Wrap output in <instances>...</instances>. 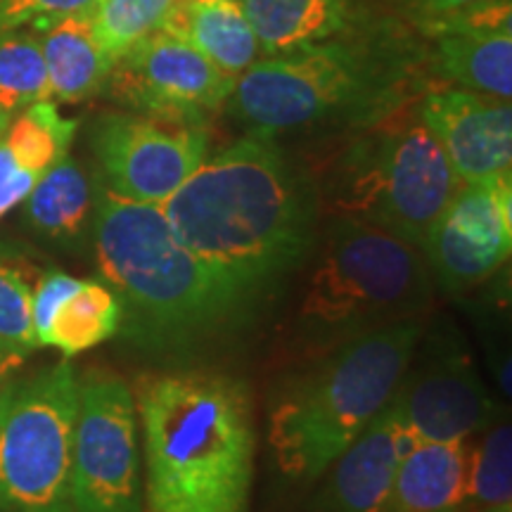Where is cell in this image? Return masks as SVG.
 Listing matches in <instances>:
<instances>
[{
  "instance_id": "obj_29",
  "label": "cell",
  "mask_w": 512,
  "mask_h": 512,
  "mask_svg": "<svg viewBox=\"0 0 512 512\" xmlns=\"http://www.w3.org/2000/svg\"><path fill=\"white\" fill-rule=\"evenodd\" d=\"M95 0H0V34L24 27L43 29L67 15L88 12Z\"/></svg>"
},
{
  "instance_id": "obj_8",
  "label": "cell",
  "mask_w": 512,
  "mask_h": 512,
  "mask_svg": "<svg viewBox=\"0 0 512 512\" xmlns=\"http://www.w3.org/2000/svg\"><path fill=\"white\" fill-rule=\"evenodd\" d=\"M76 408L69 358L0 389V512H74Z\"/></svg>"
},
{
  "instance_id": "obj_11",
  "label": "cell",
  "mask_w": 512,
  "mask_h": 512,
  "mask_svg": "<svg viewBox=\"0 0 512 512\" xmlns=\"http://www.w3.org/2000/svg\"><path fill=\"white\" fill-rule=\"evenodd\" d=\"M98 183L133 202L162 204L209 157L207 121L107 112L91 131Z\"/></svg>"
},
{
  "instance_id": "obj_14",
  "label": "cell",
  "mask_w": 512,
  "mask_h": 512,
  "mask_svg": "<svg viewBox=\"0 0 512 512\" xmlns=\"http://www.w3.org/2000/svg\"><path fill=\"white\" fill-rule=\"evenodd\" d=\"M415 114L441 145L460 183L484 181L510 171V100L448 86L422 95Z\"/></svg>"
},
{
  "instance_id": "obj_10",
  "label": "cell",
  "mask_w": 512,
  "mask_h": 512,
  "mask_svg": "<svg viewBox=\"0 0 512 512\" xmlns=\"http://www.w3.org/2000/svg\"><path fill=\"white\" fill-rule=\"evenodd\" d=\"M389 401L413 444H465L498 415L477 366L446 323L425 325Z\"/></svg>"
},
{
  "instance_id": "obj_27",
  "label": "cell",
  "mask_w": 512,
  "mask_h": 512,
  "mask_svg": "<svg viewBox=\"0 0 512 512\" xmlns=\"http://www.w3.org/2000/svg\"><path fill=\"white\" fill-rule=\"evenodd\" d=\"M512 501V427L498 420L467 460L465 508L479 510Z\"/></svg>"
},
{
  "instance_id": "obj_19",
  "label": "cell",
  "mask_w": 512,
  "mask_h": 512,
  "mask_svg": "<svg viewBox=\"0 0 512 512\" xmlns=\"http://www.w3.org/2000/svg\"><path fill=\"white\" fill-rule=\"evenodd\" d=\"M46 60L50 100L83 102L98 95L112 74V60L100 48L91 10L46 24L38 36Z\"/></svg>"
},
{
  "instance_id": "obj_5",
  "label": "cell",
  "mask_w": 512,
  "mask_h": 512,
  "mask_svg": "<svg viewBox=\"0 0 512 512\" xmlns=\"http://www.w3.org/2000/svg\"><path fill=\"white\" fill-rule=\"evenodd\" d=\"M313 252L297 313V335L313 354L430 309L434 283L422 249L373 223L335 216Z\"/></svg>"
},
{
  "instance_id": "obj_18",
  "label": "cell",
  "mask_w": 512,
  "mask_h": 512,
  "mask_svg": "<svg viewBox=\"0 0 512 512\" xmlns=\"http://www.w3.org/2000/svg\"><path fill=\"white\" fill-rule=\"evenodd\" d=\"M467 460L465 444H413L396 467L384 512H463Z\"/></svg>"
},
{
  "instance_id": "obj_26",
  "label": "cell",
  "mask_w": 512,
  "mask_h": 512,
  "mask_svg": "<svg viewBox=\"0 0 512 512\" xmlns=\"http://www.w3.org/2000/svg\"><path fill=\"white\" fill-rule=\"evenodd\" d=\"M176 0H95L91 24L100 48L117 64L143 38L162 29Z\"/></svg>"
},
{
  "instance_id": "obj_2",
  "label": "cell",
  "mask_w": 512,
  "mask_h": 512,
  "mask_svg": "<svg viewBox=\"0 0 512 512\" xmlns=\"http://www.w3.org/2000/svg\"><path fill=\"white\" fill-rule=\"evenodd\" d=\"M95 264L121 304L119 335L140 354L188 358L245 328L256 311L176 238L159 204L98 183Z\"/></svg>"
},
{
  "instance_id": "obj_13",
  "label": "cell",
  "mask_w": 512,
  "mask_h": 512,
  "mask_svg": "<svg viewBox=\"0 0 512 512\" xmlns=\"http://www.w3.org/2000/svg\"><path fill=\"white\" fill-rule=\"evenodd\" d=\"M235 81L181 38L157 29L114 64L107 88L126 110L207 121L226 107Z\"/></svg>"
},
{
  "instance_id": "obj_7",
  "label": "cell",
  "mask_w": 512,
  "mask_h": 512,
  "mask_svg": "<svg viewBox=\"0 0 512 512\" xmlns=\"http://www.w3.org/2000/svg\"><path fill=\"white\" fill-rule=\"evenodd\" d=\"M358 128L330 174L337 216L373 223L422 249L460 188L458 176L415 110Z\"/></svg>"
},
{
  "instance_id": "obj_23",
  "label": "cell",
  "mask_w": 512,
  "mask_h": 512,
  "mask_svg": "<svg viewBox=\"0 0 512 512\" xmlns=\"http://www.w3.org/2000/svg\"><path fill=\"white\" fill-rule=\"evenodd\" d=\"M119 328L121 304L112 287L102 280H81L55 309L46 332L38 337V349L50 347L72 358L117 337Z\"/></svg>"
},
{
  "instance_id": "obj_1",
  "label": "cell",
  "mask_w": 512,
  "mask_h": 512,
  "mask_svg": "<svg viewBox=\"0 0 512 512\" xmlns=\"http://www.w3.org/2000/svg\"><path fill=\"white\" fill-rule=\"evenodd\" d=\"M176 238L259 311L313 254L320 195L268 136L209 155L159 204Z\"/></svg>"
},
{
  "instance_id": "obj_21",
  "label": "cell",
  "mask_w": 512,
  "mask_h": 512,
  "mask_svg": "<svg viewBox=\"0 0 512 512\" xmlns=\"http://www.w3.org/2000/svg\"><path fill=\"white\" fill-rule=\"evenodd\" d=\"M24 204V221L38 238L64 249H81L93 238V188L86 171L64 155Z\"/></svg>"
},
{
  "instance_id": "obj_31",
  "label": "cell",
  "mask_w": 512,
  "mask_h": 512,
  "mask_svg": "<svg viewBox=\"0 0 512 512\" xmlns=\"http://www.w3.org/2000/svg\"><path fill=\"white\" fill-rule=\"evenodd\" d=\"M29 356L19 354V351L5 347V344H0V389L8 384L12 377L17 375V370L24 366V361H27Z\"/></svg>"
},
{
  "instance_id": "obj_30",
  "label": "cell",
  "mask_w": 512,
  "mask_h": 512,
  "mask_svg": "<svg viewBox=\"0 0 512 512\" xmlns=\"http://www.w3.org/2000/svg\"><path fill=\"white\" fill-rule=\"evenodd\" d=\"M399 3L422 22H432V19L453 15V12L484 3V0H399Z\"/></svg>"
},
{
  "instance_id": "obj_6",
  "label": "cell",
  "mask_w": 512,
  "mask_h": 512,
  "mask_svg": "<svg viewBox=\"0 0 512 512\" xmlns=\"http://www.w3.org/2000/svg\"><path fill=\"white\" fill-rule=\"evenodd\" d=\"M401 72L366 43L332 41L261 57L238 76L230 117L256 136L323 124L366 126L399 110Z\"/></svg>"
},
{
  "instance_id": "obj_4",
  "label": "cell",
  "mask_w": 512,
  "mask_h": 512,
  "mask_svg": "<svg viewBox=\"0 0 512 512\" xmlns=\"http://www.w3.org/2000/svg\"><path fill=\"white\" fill-rule=\"evenodd\" d=\"M425 325V316H415L358 332L278 384L268 446L280 475L299 484L323 477L392 399Z\"/></svg>"
},
{
  "instance_id": "obj_33",
  "label": "cell",
  "mask_w": 512,
  "mask_h": 512,
  "mask_svg": "<svg viewBox=\"0 0 512 512\" xmlns=\"http://www.w3.org/2000/svg\"><path fill=\"white\" fill-rule=\"evenodd\" d=\"M10 119H12L10 114H3V112H0V133L5 131V126H8V121H10Z\"/></svg>"
},
{
  "instance_id": "obj_9",
  "label": "cell",
  "mask_w": 512,
  "mask_h": 512,
  "mask_svg": "<svg viewBox=\"0 0 512 512\" xmlns=\"http://www.w3.org/2000/svg\"><path fill=\"white\" fill-rule=\"evenodd\" d=\"M74 512H145L143 451L133 387L110 370L79 377L72 441Z\"/></svg>"
},
{
  "instance_id": "obj_28",
  "label": "cell",
  "mask_w": 512,
  "mask_h": 512,
  "mask_svg": "<svg viewBox=\"0 0 512 512\" xmlns=\"http://www.w3.org/2000/svg\"><path fill=\"white\" fill-rule=\"evenodd\" d=\"M425 34H512V0H484L453 15L422 22Z\"/></svg>"
},
{
  "instance_id": "obj_3",
  "label": "cell",
  "mask_w": 512,
  "mask_h": 512,
  "mask_svg": "<svg viewBox=\"0 0 512 512\" xmlns=\"http://www.w3.org/2000/svg\"><path fill=\"white\" fill-rule=\"evenodd\" d=\"M145 512H249L256 430L238 377L207 368L145 373L136 387Z\"/></svg>"
},
{
  "instance_id": "obj_17",
  "label": "cell",
  "mask_w": 512,
  "mask_h": 512,
  "mask_svg": "<svg viewBox=\"0 0 512 512\" xmlns=\"http://www.w3.org/2000/svg\"><path fill=\"white\" fill-rule=\"evenodd\" d=\"M162 31L181 38L233 79L261 60L259 41L240 0H176Z\"/></svg>"
},
{
  "instance_id": "obj_25",
  "label": "cell",
  "mask_w": 512,
  "mask_h": 512,
  "mask_svg": "<svg viewBox=\"0 0 512 512\" xmlns=\"http://www.w3.org/2000/svg\"><path fill=\"white\" fill-rule=\"evenodd\" d=\"M50 100L46 60L34 34H0V112L17 114Z\"/></svg>"
},
{
  "instance_id": "obj_22",
  "label": "cell",
  "mask_w": 512,
  "mask_h": 512,
  "mask_svg": "<svg viewBox=\"0 0 512 512\" xmlns=\"http://www.w3.org/2000/svg\"><path fill=\"white\" fill-rule=\"evenodd\" d=\"M432 38L441 79L498 100L512 98V34H437Z\"/></svg>"
},
{
  "instance_id": "obj_20",
  "label": "cell",
  "mask_w": 512,
  "mask_h": 512,
  "mask_svg": "<svg viewBox=\"0 0 512 512\" xmlns=\"http://www.w3.org/2000/svg\"><path fill=\"white\" fill-rule=\"evenodd\" d=\"M261 57L294 53L347 34L354 22L349 0H240Z\"/></svg>"
},
{
  "instance_id": "obj_12",
  "label": "cell",
  "mask_w": 512,
  "mask_h": 512,
  "mask_svg": "<svg viewBox=\"0 0 512 512\" xmlns=\"http://www.w3.org/2000/svg\"><path fill=\"white\" fill-rule=\"evenodd\" d=\"M512 252V174L460 183L427 235L422 254L432 283L458 297L489 283Z\"/></svg>"
},
{
  "instance_id": "obj_32",
  "label": "cell",
  "mask_w": 512,
  "mask_h": 512,
  "mask_svg": "<svg viewBox=\"0 0 512 512\" xmlns=\"http://www.w3.org/2000/svg\"><path fill=\"white\" fill-rule=\"evenodd\" d=\"M475 512H512V501L498 503V505H489V508H479Z\"/></svg>"
},
{
  "instance_id": "obj_15",
  "label": "cell",
  "mask_w": 512,
  "mask_h": 512,
  "mask_svg": "<svg viewBox=\"0 0 512 512\" xmlns=\"http://www.w3.org/2000/svg\"><path fill=\"white\" fill-rule=\"evenodd\" d=\"M411 446L389 401L323 472L313 512H384L396 467Z\"/></svg>"
},
{
  "instance_id": "obj_16",
  "label": "cell",
  "mask_w": 512,
  "mask_h": 512,
  "mask_svg": "<svg viewBox=\"0 0 512 512\" xmlns=\"http://www.w3.org/2000/svg\"><path fill=\"white\" fill-rule=\"evenodd\" d=\"M79 121L62 117L53 100L17 112L0 133V221L19 207L74 143Z\"/></svg>"
},
{
  "instance_id": "obj_24",
  "label": "cell",
  "mask_w": 512,
  "mask_h": 512,
  "mask_svg": "<svg viewBox=\"0 0 512 512\" xmlns=\"http://www.w3.org/2000/svg\"><path fill=\"white\" fill-rule=\"evenodd\" d=\"M41 275L43 268L27 249L0 240V344L24 356L38 349L31 304Z\"/></svg>"
}]
</instances>
